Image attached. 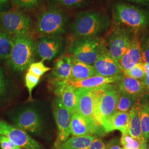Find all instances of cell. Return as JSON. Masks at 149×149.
Masks as SVG:
<instances>
[{
  "label": "cell",
  "mask_w": 149,
  "mask_h": 149,
  "mask_svg": "<svg viewBox=\"0 0 149 149\" xmlns=\"http://www.w3.org/2000/svg\"><path fill=\"white\" fill-rule=\"evenodd\" d=\"M111 24L106 15L96 11L79 13L71 25V32L76 38L97 37L106 32Z\"/></svg>",
  "instance_id": "1"
},
{
  "label": "cell",
  "mask_w": 149,
  "mask_h": 149,
  "mask_svg": "<svg viewBox=\"0 0 149 149\" xmlns=\"http://www.w3.org/2000/svg\"><path fill=\"white\" fill-rule=\"evenodd\" d=\"M92 90L95 119L103 129L116 112L119 91L117 86L113 84L93 88Z\"/></svg>",
  "instance_id": "2"
},
{
  "label": "cell",
  "mask_w": 149,
  "mask_h": 149,
  "mask_svg": "<svg viewBox=\"0 0 149 149\" xmlns=\"http://www.w3.org/2000/svg\"><path fill=\"white\" fill-rule=\"evenodd\" d=\"M36 54V42L28 34L12 36V47L7 60L13 71L22 72L34 62Z\"/></svg>",
  "instance_id": "3"
},
{
  "label": "cell",
  "mask_w": 149,
  "mask_h": 149,
  "mask_svg": "<svg viewBox=\"0 0 149 149\" xmlns=\"http://www.w3.org/2000/svg\"><path fill=\"white\" fill-rule=\"evenodd\" d=\"M113 18L116 24L121 25L140 32L149 26V12L123 2L115 3Z\"/></svg>",
  "instance_id": "4"
},
{
  "label": "cell",
  "mask_w": 149,
  "mask_h": 149,
  "mask_svg": "<svg viewBox=\"0 0 149 149\" xmlns=\"http://www.w3.org/2000/svg\"><path fill=\"white\" fill-rule=\"evenodd\" d=\"M68 18L59 8L51 7L38 17L37 29L43 36H59L66 31Z\"/></svg>",
  "instance_id": "5"
},
{
  "label": "cell",
  "mask_w": 149,
  "mask_h": 149,
  "mask_svg": "<svg viewBox=\"0 0 149 149\" xmlns=\"http://www.w3.org/2000/svg\"><path fill=\"white\" fill-rule=\"evenodd\" d=\"M104 40L97 37L76 38L70 44V53L80 61L93 65L96 62Z\"/></svg>",
  "instance_id": "6"
},
{
  "label": "cell",
  "mask_w": 149,
  "mask_h": 149,
  "mask_svg": "<svg viewBox=\"0 0 149 149\" xmlns=\"http://www.w3.org/2000/svg\"><path fill=\"white\" fill-rule=\"evenodd\" d=\"M136 32L127 27L116 24L109 33L105 44L111 55L117 61L129 48Z\"/></svg>",
  "instance_id": "7"
},
{
  "label": "cell",
  "mask_w": 149,
  "mask_h": 149,
  "mask_svg": "<svg viewBox=\"0 0 149 149\" xmlns=\"http://www.w3.org/2000/svg\"><path fill=\"white\" fill-rule=\"evenodd\" d=\"M32 26L31 18L22 11H0V30L11 36L28 34Z\"/></svg>",
  "instance_id": "8"
},
{
  "label": "cell",
  "mask_w": 149,
  "mask_h": 149,
  "mask_svg": "<svg viewBox=\"0 0 149 149\" xmlns=\"http://www.w3.org/2000/svg\"><path fill=\"white\" fill-rule=\"evenodd\" d=\"M15 125L27 133L39 134L43 129L44 122L40 113L31 107L23 108L11 117Z\"/></svg>",
  "instance_id": "9"
},
{
  "label": "cell",
  "mask_w": 149,
  "mask_h": 149,
  "mask_svg": "<svg viewBox=\"0 0 149 149\" xmlns=\"http://www.w3.org/2000/svg\"><path fill=\"white\" fill-rule=\"evenodd\" d=\"M0 135H4L21 149H42V146L26 132L0 119Z\"/></svg>",
  "instance_id": "10"
},
{
  "label": "cell",
  "mask_w": 149,
  "mask_h": 149,
  "mask_svg": "<svg viewBox=\"0 0 149 149\" xmlns=\"http://www.w3.org/2000/svg\"><path fill=\"white\" fill-rule=\"evenodd\" d=\"M53 107L54 116L58 128V136L54 144L55 149L70 138L71 114L58 97L54 102Z\"/></svg>",
  "instance_id": "11"
},
{
  "label": "cell",
  "mask_w": 149,
  "mask_h": 149,
  "mask_svg": "<svg viewBox=\"0 0 149 149\" xmlns=\"http://www.w3.org/2000/svg\"><path fill=\"white\" fill-rule=\"evenodd\" d=\"M71 72L70 56L63 55L56 60L49 80V85L55 94L61 92L68 84Z\"/></svg>",
  "instance_id": "12"
},
{
  "label": "cell",
  "mask_w": 149,
  "mask_h": 149,
  "mask_svg": "<svg viewBox=\"0 0 149 149\" xmlns=\"http://www.w3.org/2000/svg\"><path fill=\"white\" fill-rule=\"evenodd\" d=\"M64 44L60 35L42 36L36 43V54L43 61H51L60 53Z\"/></svg>",
  "instance_id": "13"
},
{
  "label": "cell",
  "mask_w": 149,
  "mask_h": 149,
  "mask_svg": "<svg viewBox=\"0 0 149 149\" xmlns=\"http://www.w3.org/2000/svg\"><path fill=\"white\" fill-rule=\"evenodd\" d=\"M96 75L114 77L123 74L119 64L109 53L104 40L96 62L93 65Z\"/></svg>",
  "instance_id": "14"
},
{
  "label": "cell",
  "mask_w": 149,
  "mask_h": 149,
  "mask_svg": "<svg viewBox=\"0 0 149 149\" xmlns=\"http://www.w3.org/2000/svg\"><path fill=\"white\" fill-rule=\"evenodd\" d=\"M70 130L71 134L74 136H102L106 134L100 126L90 122L77 112H74L71 115Z\"/></svg>",
  "instance_id": "15"
},
{
  "label": "cell",
  "mask_w": 149,
  "mask_h": 149,
  "mask_svg": "<svg viewBox=\"0 0 149 149\" xmlns=\"http://www.w3.org/2000/svg\"><path fill=\"white\" fill-rule=\"evenodd\" d=\"M75 93L77 98L76 112L78 113L90 122L98 125L95 119L92 89L75 88Z\"/></svg>",
  "instance_id": "16"
},
{
  "label": "cell",
  "mask_w": 149,
  "mask_h": 149,
  "mask_svg": "<svg viewBox=\"0 0 149 149\" xmlns=\"http://www.w3.org/2000/svg\"><path fill=\"white\" fill-rule=\"evenodd\" d=\"M139 32L135 33L129 48L118 61L123 72L131 69L135 65L142 62L141 38Z\"/></svg>",
  "instance_id": "17"
},
{
  "label": "cell",
  "mask_w": 149,
  "mask_h": 149,
  "mask_svg": "<svg viewBox=\"0 0 149 149\" xmlns=\"http://www.w3.org/2000/svg\"><path fill=\"white\" fill-rule=\"evenodd\" d=\"M141 109V102L139 99L130 110V126L128 134L136 140H139L143 146V149H147L148 143L144 139L141 131L140 113Z\"/></svg>",
  "instance_id": "18"
},
{
  "label": "cell",
  "mask_w": 149,
  "mask_h": 149,
  "mask_svg": "<svg viewBox=\"0 0 149 149\" xmlns=\"http://www.w3.org/2000/svg\"><path fill=\"white\" fill-rule=\"evenodd\" d=\"M122 74L114 77H104L99 75H95L84 80L76 81H68V84L75 88L93 89L108 84H116L121 79Z\"/></svg>",
  "instance_id": "19"
},
{
  "label": "cell",
  "mask_w": 149,
  "mask_h": 149,
  "mask_svg": "<svg viewBox=\"0 0 149 149\" xmlns=\"http://www.w3.org/2000/svg\"><path fill=\"white\" fill-rule=\"evenodd\" d=\"M118 89L120 92L141 98L145 94L144 84L141 80H136L123 74L121 79L117 83Z\"/></svg>",
  "instance_id": "20"
},
{
  "label": "cell",
  "mask_w": 149,
  "mask_h": 149,
  "mask_svg": "<svg viewBox=\"0 0 149 149\" xmlns=\"http://www.w3.org/2000/svg\"><path fill=\"white\" fill-rule=\"evenodd\" d=\"M70 56L71 62V72L68 81L84 80L96 75L93 65L80 61L72 55Z\"/></svg>",
  "instance_id": "21"
},
{
  "label": "cell",
  "mask_w": 149,
  "mask_h": 149,
  "mask_svg": "<svg viewBox=\"0 0 149 149\" xmlns=\"http://www.w3.org/2000/svg\"><path fill=\"white\" fill-rule=\"evenodd\" d=\"M130 120L129 112H116L103 129L106 134L116 130H119L122 134L128 133Z\"/></svg>",
  "instance_id": "22"
},
{
  "label": "cell",
  "mask_w": 149,
  "mask_h": 149,
  "mask_svg": "<svg viewBox=\"0 0 149 149\" xmlns=\"http://www.w3.org/2000/svg\"><path fill=\"white\" fill-rule=\"evenodd\" d=\"M95 137L93 135L73 136L55 149H88Z\"/></svg>",
  "instance_id": "23"
},
{
  "label": "cell",
  "mask_w": 149,
  "mask_h": 149,
  "mask_svg": "<svg viewBox=\"0 0 149 149\" xmlns=\"http://www.w3.org/2000/svg\"><path fill=\"white\" fill-rule=\"evenodd\" d=\"M58 97L61 99L64 106L68 109L71 115L76 112L77 98L75 93V88L72 86L68 84Z\"/></svg>",
  "instance_id": "24"
},
{
  "label": "cell",
  "mask_w": 149,
  "mask_h": 149,
  "mask_svg": "<svg viewBox=\"0 0 149 149\" xmlns=\"http://www.w3.org/2000/svg\"><path fill=\"white\" fill-rule=\"evenodd\" d=\"M140 98L136 96H131L119 91L116 112H129L134 104Z\"/></svg>",
  "instance_id": "25"
},
{
  "label": "cell",
  "mask_w": 149,
  "mask_h": 149,
  "mask_svg": "<svg viewBox=\"0 0 149 149\" xmlns=\"http://www.w3.org/2000/svg\"><path fill=\"white\" fill-rule=\"evenodd\" d=\"M12 47V36L0 30V61L7 60Z\"/></svg>",
  "instance_id": "26"
},
{
  "label": "cell",
  "mask_w": 149,
  "mask_h": 149,
  "mask_svg": "<svg viewBox=\"0 0 149 149\" xmlns=\"http://www.w3.org/2000/svg\"><path fill=\"white\" fill-rule=\"evenodd\" d=\"M140 119L143 135L145 140L148 142L149 140V103L148 102H141Z\"/></svg>",
  "instance_id": "27"
},
{
  "label": "cell",
  "mask_w": 149,
  "mask_h": 149,
  "mask_svg": "<svg viewBox=\"0 0 149 149\" xmlns=\"http://www.w3.org/2000/svg\"><path fill=\"white\" fill-rule=\"evenodd\" d=\"M12 5L17 10L30 11L40 5L42 0H10Z\"/></svg>",
  "instance_id": "28"
},
{
  "label": "cell",
  "mask_w": 149,
  "mask_h": 149,
  "mask_svg": "<svg viewBox=\"0 0 149 149\" xmlns=\"http://www.w3.org/2000/svg\"><path fill=\"white\" fill-rule=\"evenodd\" d=\"M120 144L125 149H143L141 143L128 133L122 134Z\"/></svg>",
  "instance_id": "29"
},
{
  "label": "cell",
  "mask_w": 149,
  "mask_h": 149,
  "mask_svg": "<svg viewBox=\"0 0 149 149\" xmlns=\"http://www.w3.org/2000/svg\"><path fill=\"white\" fill-rule=\"evenodd\" d=\"M123 74L128 77L136 80H143L146 76L143 66V63H139L138 64L135 65L131 69L123 71Z\"/></svg>",
  "instance_id": "30"
},
{
  "label": "cell",
  "mask_w": 149,
  "mask_h": 149,
  "mask_svg": "<svg viewBox=\"0 0 149 149\" xmlns=\"http://www.w3.org/2000/svg\"><path fill=\"white\" fill-rule=\"evenodd\" d=\"M50 70L51 69L45 66L43 61L41 60L38 62H34L31 64L29 66L28 71L36 76L41 77L43 74Z\"/></svg>",
  "instance_id": "31"
},
{
  "label": "cell",
  "mask_w": 149,
  "mask_h": 149,
  "mask_svg": "<svg viewBox=\"0 0 149 149\" xmlns=\"http://www.w3.org/2000/svg\"><path fill=\"white\" fill-rule=\"evenodd\" d=\"M40 79V77L28 71L25 76V84L28 91L30 99H32V91L39 84Z\"/></svg>",
  "instance_id": "32"
},
{
  "label": "cell",
  "mask_w": 149,
  "mask_h": 149,
  "mask_svg": "<svg viewBox=\"0 0 149 149\" xmlns=\"http://www.w3.org/2000/svg\"><path fill=\"white\" fill-rule=\"evenodd\" d=\"M142 62L149 63V36L144 35L141 38Z\"/></svg>",
  "instance_id": "33"
},
{
  "label": "cell",
  "mask_w": 149,
  "mask_h": 149,
  "mask_svg": "<svg viewBox=\"0 0 149 149\" xmlns=\"http://www.w3.org/2000/svg\"><path fill=\"white\" fill-rule=\"evenodd\" d=\"M0 146L2 149H21L4 135H0Z\"/></svg>",
  "instance_id": "34"
},
{
  "label": "cell",
  "mask_w": 149,
  "mask_h": 149,
  "mask_svg": "<svg viewBox=\"0 0 149 149\" xmlns=\"http://www.w3.org/2000/svg\"><path fill=\"white\" fill-rule=\"evenodd\" d=\"M106 145L101 139L95 137L88 149H105Z\"/></svg>",
  "instance_id": "35"
},
{
  "label": "cell",
  "mask_w": 149,
  "mask_h": 149,
  "mask_svg": "<svg viewBox=\"0 0 149 149\" xmlns=\"http://www.w3.org/2000/svg\"><path fill=\"white\" fill-rule=\"evenodd\" d=\"M85 0H63L60 4L67 7H74L81 5Z\"/></svg>",
  "instance_id": "36"
},
{
  "label": "cell",
  "mask_w": 149,
  "mask_h": 149,
  "mask_svg": "<svg viewBox=\"0 0 149 149\" xmlns=\"http://www.w3.org/2000/svg\"><path fill=\"white\" fill-rule=\"evenodd\" d=\"M6 90V82L3 71L0 68V97L2 96Z\"/></svg>",
  "instance_id": "37"
},
{
  "label": "cell",
  "mask_w": 149,
  "mask_h": 149,
  "mask_svg": "<svg viewBox=\"0 0 149 149\" xmlns=\"http://www.w3.org/2000/svg\"><path fill=\"white\" fill-rule=\"evenodd\" d=\"M105 149H122L120 146L118 144V141L116 139H113L109 141L107 145H106Z\"/></svg>",
  "instance_id": "38"
},
{
  "label": "cell",
  "mask_w": 149,
  "mask_h": 149,
  "mask_svg": "<svg viewBox=\"0 0 149 149\" xmlns=\"http://www.w3.org/2000/svg\"><path fill=\"white\" fill-rule=\"evenodd\" d=\"M141 81L144 84L145 93L149 95V74H146Z\"/></svg>",
  "instance_id": "39"
},
{
  "label": "cell",
  "mask_w": 149,
  "mask_h": 149,
  "mask_svg": "<svg viewBox=\"0 0 149 149\" xmlns=\"http://www.w3.org/2000/svg\"><path fill=\"white\" fill-rule=\"evenodd\" d=\"M126 1L149 7V0H126Z\"/></svg>",
  "instance_id": "40"
},
{
  "label": "cell",
  "mask_w": 149,
  "mask_h": 149,
  "mask_svg": "<svg viewBox=\"0 0 149 149\" xmlns=\"http://www.w3.org/2000/svg\"><path fill=\"white\" fill-rule=\"evenodd\" d=\"M10 1V0H0V11L8 5Z\"/></svg>",
  "instance_id": "41"
},
{
  "label": "cell",
  "mask_w": 149,
  "mask_h": 149,
  "mask_svg": "<svg viewBox=\"0 0 149 149\" xmlns=\"http://www.w3.org/2000/svg\"><path fill=\"white\" fill-rule=\"evenodd\" d=\"M143 66L146 74H149V63H143Z\"/></svg>",
  "instance_id": "42"
},
{
  "label": "cell",
  "mask_w": 149,
  "mask_h": 149,
  "mask_svg": "<svg viewBox=\"0 0 149 149\" xmlns=\"http://www.w3.org/2000/svg\"><path fill=\"white\" fill-rule=\"evenodd\" d=\"M54 1H55V2H58V3H61V2L63 1V0H53Z\"/></svg>",
  "instance_id": "43"
},
{
  "label": "cell",
  "mask_w": 149,
  "mask_h": 149,
  "mask_svg": "<svg viewBox=\"0 0 149 149\" xmlns=\"http://www.w3.org/2000/svg\"><path fill=\"white\" fill-rule=\"evenodd\" d=\"M122 149H124V148H122Z\"/></svg>",
  "instance_id": "44"
},
{
  "label": "cell",
  "mask_w": 149,
  "mask_h": 149,
  "mask_svg": "<svg viewBox=\"0 0 149 149\" xmlns=\"http://www.w3.org/2000/svg\"></svg>",
  "instance_id": "45"
}]
</instances>
